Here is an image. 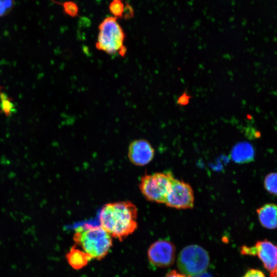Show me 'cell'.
<instances>
[{"instance_id": "6da1fadb", "label": "cell", "mask_w": 277, "mask_h": 277, "mask_svg": "<svg viewBox=\"0 0 277 277\" xmlns=\"http://www.w3.org/2000/svg\"><path fill=\"white\" fill-rule=\"evenodd\" d=\"M98 218L100 226L112 238L122 241L137 227V208L129 201L110 202L102 207Z\"/></svg>"}, {"instance_id": "7a4b0ae2", "label": "cell", "mask_w": 277, "mask_h": 277, "mask_svg": "<svg viewBox=\"0 0 277 277\" xmlns=\"http://www.w3.org/2000/svg\"><path fill=\"white\" fill-rule=\"evenodd\" d=\"M73 241L92 259L98 260L105 257L112 246V236L101 226L84 224L77 227Z\"/></svg>"}, {"instance_id": "3957f363", "label": "cell", "mask_w": 277, "mask_h": 277, "mask_svg": "<svg viewBox=\"0 0 277 277\" xmlns=\"http://www.w3.org/2000/svg\"><path fill=\"white\" fill-rule=\"evenodd\" d=\"M99 32L96 48L108 54H118L124 56L127 53L124 44L125 34L114 17L104 19L98 27Z\"/></svg>"}, {"instance_id": "277c9868", "label": "cell", "mask_w": 277, "mask_h": 277, "mask_svg": "<svg viewBox=\"0 0 277 277\" xmlns=\"http://www.w3.org/2000/svg\"><path fill=\"white\" fill-rule=\"evenodd\" d=\"M210 263L207 251L197 245L185 247L179 254L177 264L181 273L189 277L205 272Z\"/></svg>"}, {"instance_id": "5b68a950", "label": "cell", "mask_w": 277, "mask_h": 277, "mask_svg": "<svg viewBox=\"0 0 277 277\" xmlns=\"http://www.w3.org/2000/svg\"><path fill=\"white\" fill-rule=\"evenodd\" d=\"M174 178L170 172L145 174L141 178L139 188L148 201L165 204Z\"/></svg>"}, {"instance_id": "8992f818", "label": "cell", "mask_w": 277, "mask_h": 277, "mask_svg": "<svg viewBox=\"0 0 277 277\" xmlns=\"http://www.w3.org/2000/svg\"><path fill=\"white\" fill-rule=\"evenodd\" d=\"M240 252L244 255L257 256L269 272L277 268V245L267 240L258 241L251 246L243 245Z\"/></svg>"}, {"instance_id": "52a82bcc", "label": "cell", "mask_w": 277, "mask_h": 277, "mask_svg": "<svg viewBox=\"0 0 277 277\" xmlns=\"http://www.w3.org/2000/svg\"><path fill=\"white\" fill-rule=\"evenodd\" d=\"M194 201V193L191 186L174 178L165 204L170 207L184 209L193 208Z\"/></svg>"}, {"instance_id": "ba28073f", "label": "cell", "mask_w": 277, "mask_h": 277, "mask_svg": "<svg viewBox=\"0 0 277 277\" xmlns=\"http://www.w3.org/2000/svg\"><path fill=\"white\" fill-rule=\"evenodd\" d=\"M148 258L149 262L157 267L165 268L171 266L175 259V247L169 241L159 240L149 247Z\"/></svg>"}, {"instance_id": "9c48e42d", "label": "cell", "mask_w": 277, "mask_h": 277, "mask_svg": "<svg viewBox=\"0 0 277 277\" xmlns=\"http://www.w3.org/2000/svg\"><path fill=\"white\" fill-rule=\"evenodd\" d=\"M154 156V149L146 140H136L129 145L128 157L133 165L143 166L149 164Z\"/></svg>"}, {"instance_id": "30bf717a", "label": "cell", "mask_w": 277, "mask_h": 277, "mask_svg": "<svg viewBox=\"0 0 277 277\" xmlns=\"http://www.w3.org/2000/svg\"><path fill=\"white\" fill-rule=\"evenodd\" d=\"M260 223L268 229L277 228V205L268 203L256 210Z\"/></svg>"}, {"instance_id": "8fae6325", "label": "cell", "mask_w": 277, "mask_h": 277, "mask_svg": "<svg viewBox=\"0 0 277 277\" xmlns=\"http://www.w3.org/2000/svg\"><path fill=\"white\" fill-rule=\"evenodd\" d=\"M230 156L235 163L243 164L254 161L255 150L250 143L241 142L236 144L232 149Z\"/></svg>"}, {"instance_id": "7c38bea8", "label": "cell", "mask_w": 277, "mask_h": 277, "mask_svg": "<svg viewBox=\"0 0 277 277\" xmlns=\"http://www.w3.org/2000/svg\"><path fill=\"white\" fill-rule=\"evenodd\" d=\"M66 258L70 266L76 270L84 268L92 259L75 244L67 252Z\"/></svg>"}, {"instance_id": "4fadbf2b", "label": "cell", "mask_w": 277, "mask_h": 277, "mask_svg": "<svg viewBox=\"0 0 277 277\" xmlns=\"http://www.w3.org/2000/svg\"><path fill=\"white\" fill-rule=\"evenodd\" d=\"M264 186L268 192L277 196V172L267 174L264 180Z\"/></svg>"}, {"instance_id": "5bb4252c", "label": "cell", "mask_w": 277, "mask_h": 277, "mask_svg": "<svg viewBox=\"0 0 277 277\" xmlns=\"http://www.w3.org/2000/svg\"><path fill=\"white\" fill-rule=\"evenodd\" d=\"M0 99L1 110L7 116L11 115L15 110L13 103L5 93L1 92Z\"/></svg>"}, {"instance_id": "9a60e30c", "label": "cell", "mask_w": 277, "mask_h": 277, "mask_svg": "<svg viewBox=\"0 0 277 277\" xmlns=\"http://www.w3.org/2000/svg\"><path fill=\"white\" fill-rule=\"evenodd\" d=\"M14 5L15 0H0V17L9 14Z\"/></svg>"}, {"instance_id": "2e32d148", "label": "cell", "mask_w": 277, "mask_h": 277, "mask_svg": "<svg viewBox=\"0 0 277 277\" xmlns=\"http://www.w3.org/2000/svg\"><path fill=\"white\" fill-rule=\"evenodd\" d=\"M111 12L116 16H121L123 12V4L119 0H114L110 5Z\"/></svg>"}, {"instance_id": "e0dca14e", "label": "cell", "mask_w": 277, "mask_h": 277, "mask_svg": "<svg viewBox=\"0 0 277 277\" xmlns=\"http://www.w3.org/2000/svg\"><path fill=\"white\" fill-rule=\"evenodd\" d=\"M191 98V96L188 94L186 91H185L178 97L176 104L181 106H186L189 104Z\"/></svg>"}, {"instance_id": "ac0fdd59", "label": "cell", "mask_w": 277, "mask_h": 277, "mask_svg": "<svg viewBox=\"0 0 277 277\" xmlns=\"http://www.w3.org/2000/svg\"><path fill=\"white\" fill-rule=\"evenodd\" d=\"M242 277H266L264 273L257 269H250Z\"/></svg>"}, {"instance_id": "d6986e66", "label": "cell", "mask_w": 277, "mask_h": 277, "mask_svg": "<svg viewBox=\"0 0 277 277\" xmlns=\"http://www.w3.org/2000/svg\"><path fill=\"white\" fill-rule=\"evenodd\" d=\"M65 8L66 11L69 14H73L77 11L76 6H74V4L71 3L65 4Z\"/></svg>"}, {"instance_id": "ffe728a7", "label": "cell", "mask_w": 277, "mask_h": 277, "mask_svg": "<svg viewBox=\"0 0 277 277\" xmlns=\"http://www.w3.org/2000/svg\"><path fill=\"white\" fill-rule=\"evenodd\" d=\"M164 277H189L185 274L177 272L176 270H171L168 272Z\"/></svg>"}, {"instance_id": "44dd1931", "label": "cell", "mask_w": 277, "mask_h": 277, "mask_svg": "<svg viewBox=\"0 0 277 277\" xmlns=\"http://www.w3.org/2000/svg\"><path fill=\"white\" fill-rule=\"evenodd\" d=\"M193 277H212V276L210 274L206 272H204L201 274L194 276Z\"/></svg>"}, {"instance_id": "7402d4cb", "label": "cell", "mask_w": 277, "mask_h": 277, "mask_svg": "<svg viewBox=\"0 0 277 277\" xmlns=\"http://www.w3.org/2000/svg\"><path fill=\"white\" fill-rule=\"evenodd\" d=\"M270 277H277V268L273 271L270 272Z\"/></svg>"}]
</instances>
